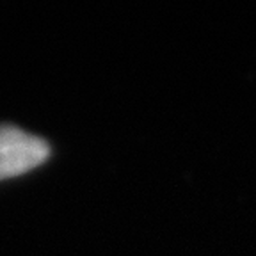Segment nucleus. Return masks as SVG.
I'll list each match as a JSON object with an SVG mask.
<instances>
[{
	"instance_id": "nucleus-1",
	"label": "nucleus",
	"mask_w": 256,
	"mask_h": 256,
	"mask_svg": "<svg viewBox=\"0 0 256 256\" xmlns=\"http://www.w3.org/2000/svg\"><path fill=\"white\" fill-rule=\"evenodd\" d=\"M50 156L46 140L11 124H0V180L36 169Z\"/></svg>"
}]
</instances>
